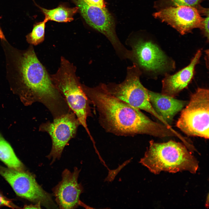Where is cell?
Wrapping results in <instances>:
<instances>
[{
	"label": "cell",
	"mask_w": 209,
	"mask_h": 209,
	"mask_svg": "<svg viewBox=\"0 0 209 209\" xmlns=\"http://www.w3.org/2000/svg\"><path fill=\"white\" fill-rule=\"evenodd\" d=\"M5 54L6 75L10 89L25 106L38 102L44 105L53 118L67 112L69 108L57 89L32 45L17 48L7 40L1 41Z\"/></svg>",
	"instance_id": "obj_1"
},
{
	"label": "cell",
	"mask_w": 209,
	"mask_h": 209,
	"mask_svg": "<svg viewBox=\"0 0 209 209\" xmlns=\"http://www.w3.org/2000/svg\"><path fill=\"white\" fill-rule=\"evenodd\" d=\"M82 89L98 115L99 123L107 132L119 136L145 134L163 138L175 136L176 131L162 123L154 122L127 102L112 95L107 85L100 84Z\"/></svg>",
	"instance_id": "obj_2"
},
{
	"label": "cell",
	"mask_w": 209,
	"mask_h": 209,
	"mask_svg": "<svg viewBox=\"0 0 209 209\" xmlns=\"http://www.w3.org/2000/svg\"><path fill=\"white\" fill-rule=\"evenodd\" d=\"M139 163L152 172L158 174L162 171L176 173L183 171L195 173L198 168L196 158L183 143L172 140L158 143L153 140Z\"/></svg>",
	"instance_id": "obj_3"
},
{
	"label": "cell",
	"mask_w": 209,
	"mask_h": 209,
	"mask_svg": "<svg viewBox=\"0 0 209 209\" xmlns=\"http://www.w3.org/2000/svg\"><path fill=\"white\" fill-rule=\"evenodd\" d=\"M76 70L75 66L62 57L58 70L51 78L69 108L75 115L80 125L84 128L92 142H94L87 122V117L91 114L89 105L90 102L76 75Z\"/></svg>",
	"instance_id": "obj_4"
},
{
	"label": "cell",
	"mask_w": 209,
	"mask_h": 209,
	"mask_svg": "<svg viewBox=\"0 0 209 209\" xmlns=\"http://www.w3.org/2000/svg\"><path fill=\"white\" fill-rule=\"evenodd\" d=\"M181 113L176 126L189 136L209 137V91L198 88Z\"/></svg>",
	"instance_id": "obj_5"
},
{
	"label": "cell",
	"mask_w": 209,
	"mask_h": 209,
	"mask_svg": "<svg viewBox=\"0 0 209 209\" xmlns=\"http://www.w3.org/2000/svg\"><path fill=\"white\" fill-rule=\"evenodd\" d=\"M141 74L139 67L134 62L132 66L128 67L125 80L120 84L106 85L107 89L113 96L134 107L147 112L161 123L171 127L152 107L149 100L148 90L140 81Z\"/></svg>",
	"instance_id": "obj_6"
},
{
	"label": "cell",
	"mask_w": 209,
	"mask_h": 209,
	"mask_svg": "<svg viewBox=\"0 0 209 209\" xmlns=\"http://www.w3.org/2000/svg\"><path fill=\"white\" fill-rule=\"evenodd\" d=\"M0 174L18 196L36 203H40L47 208H57L51 195L38 184L32 174L0 165Z\"/></svg>",
	"instance_id": "obj_7"
},
{
	"label": "cell",
	"mask_w": 209,
	"mask_h": 209,
	"mask_svg": "<svg viewBox=\"0 0 209 209\" xmlns=\"http://www.w3.org/2000/svg\"><path fill=\"white\" fill-rule=\"evenodd\" d=\"M89 26L104 35L116 52L123 58H128L130 51L120 43L116 34L113 17L105 8L89 6L83 0H72Z\"/></svg>",
	"instance_id": "obj_8"
},
{
	"label": "cell",
	"mask_w": 209,
	"mask_h": 209,
	"mask_svg": "<svg viewBox=\"0 0 209 209\" xmlns=\"http://www.w3.org/2000/svg\"><path fill=\"white\" fill-rule=\"evenodd\" d=\"M80 125L74 113L71 110L57 118L51 122L47 121L40 126L39 130L47 133L52 141V147L47 156L52 159L51 164L61 158L65 147L75 136Z\"/></svg>",
	"instance_id": "obj_9"
},
{
	"label": "cell",
	"mask_w": 209,
	"mask_h": 209,
	"mask_svg": "<svg viewBox=\"0 0 209 209\" xmlns=\"http://www.w3.org/2000/svg\"><path fill=\"white\" fill-rule=\"evenodd\" d=\"M132 47L131 60L145 71L156 72L174 68V62L151 41L139 39Z\"/></svg>",
	"instance_id": "obj_10"
},
{
	"label": "cell",
	"mask_w": 209,
	"mask_h": 209,
	"mask_svg": "<svg viewBox=\"0 0 209 209\" xmlns=\"http://www.w3.org/2000/svg\"><path fill=\"white\" fill-rule=\"evenodd\" d=\"M196 8L188 6L169 7L158 10L154 17L176 30L182 35L201 28L204 18Z\"/></svg>",
	"instance_id": "obj_11"
},
{
	"label": "cell",
	"mask_w": 209,
	"mask_h": 209,
	"mask_svg": "<svg viewBox=\"0 0 209 209\" xmlns=\"http://www.w3.org/2000/svg\"><path fill=\"white\" fill-rule=\"evenodd\" d=\"M81 170L75 167L73 172L67 169L62 172V180L52 190L55 201L60 208L75 209L80 206L91 208L80 201V197L84 192L81 183L78 182Z\"/></svg>",
	"instance_id": "obj_12"
},
{
	"label": "cell",
	"mask_w": 209,
	"mask_h": 209,
	"mask_svg": "<svg viewBox=\"0 0 209 209\" xmlns=\"http://www.w3.org/2000/svg\"><path fill=\"white\" fill-rule=\"evenodd\" d=\"M201 54V50H198L187 66L173 75L166 74L162 81L161 93L175 98L186 88L194 77L195 67Z\"/></svg>",
	"instance_id": "obj_13"
},
{
	"label": "cell",
	"mask_w": 209,
	"mask_h": 209,
	"mask_svg": "<svg viewBox=\"0 0 209 209\" xmlns=\"http://www.w3.org/2000/svg\"><path fill=\"white\" fill-rule=\"evenodd\" d=\"M150 102L154 110L171 126L175 116L181 111L188 103L161 93L148 90Z\"/></svg>",
	"instance_id": "obj_14"
},
{
	"label": "cell",
	"mask_w": 209,
	"mask_h": 209,
	"mask_svg": "<svg viewBox=\"0 0 209 209\" xmlns=\"http://www.w3.org/2000/svg\"><path fill=\"white\" fill-rule=\"evenodd\" d=\"M0 160L10 168L24 171L22 163L16 156L10 144L0 132Z\"/></svg>",
	"instance_id": "obj_15"
},
{
	"label": "cell",
	"mask_w": 209,
	"mask_h": 209,
	"mask_svg": "<svg viewBox=\"0 0 209 209\" xmlns=\"http://www.w3.org/2000/svg\"><path fill=\"white\" fill-rule=\"evenodd\" d=\"M45 16V19L48 20L58 22H68L72 21L73 17L78 10L77 7L69 8L60 5L57 8L48 10L42 8L37 5Z\"/></svg>",
	"instance_id": "obj_16"
},
{
	"label": "cell",
	"mask_w": 209,
	"mask_h": 209,
	"mask_svg": "<svg viewBox=\"0 0 209 209\" xmlns=\"http://www.w3.org/2000/svg\"><path fill=\"white\" fill-rule=\"evenodd\" d=\"M204 0H158L154 7L158 10L169 7L188 6L195 8L199 10L202 7L201 3Z\"/></svg>",
	"instance_id": "obj_17"
},
{
	"label": "cell",
	"mask_w": 209,
	"mask_h": 209,
	"mask_svg": "<svg viewBox=\"0 0 209 209\" xmlns=\"http://www.w3.org/2000/svg\"><path fill=\"white\" fill-rule=\"evenodd\" d=\"M47 21L45 19L43 21L34 25L32 31L26 36V40L30 45H37L44 41L45 24Z\"/></svg>",
	"instance_id": "obj_18"
},
{
	"label": "cell",
	"mask_w": 209,
	"mask_h": 209,
	"mask_svg": "<svg viewBox=\"0 0 209 209\" xmlns=\"http://www.w3.org/2000/svg\"><path fill=\"white\" fill-rule=\"evenodd\" d=\"M132 158L127 160L124 162L121 165H119V167L116 169L110 170L109 169L108 174L107 176L105 179V181L111 182L113 181L116 176L119 172L125 166L129 163L131 161Z\"/></svg>",
	"instance_id": "obj_19"
},
{
	"label": "cell",
	"mask_w": 209,
	"mask_h": 209,
	"mask_svg": "<svg viewBox=\"0 0 209 209\" xmlns=\"http://www.w3.org/2000/svg\"><path fill=\"white\" fill-rule=\"evenodd\" d=\"M209 16L208 15L204 18L202 26L201 29L203 35L206 38L208 42L209 41Z\"/></svg>",
	"instance_id": "obj_20"
},
{
	"label": "cell",
	"mask_w": 209,
	"mask_h": 209,
	"mask_svg": "<svg viewBox=\"0 0 209 209\" xmlns=\"http://www.w3.org/2000/svg\"><path fill=\"white\" fill-rule=\"evenodd\" d=\"M87 5L91 6L97 7L101 8H105L104 0H83Z\"/></svg>",
	"instance_id": "obj_21"
},
{
	"label": "cell",
	"mask_w": 209,
	"mask_h": 209,
	"mask_svg": "<svg viewBox=\"0 0 209 209\" xmlns=\"http://www.w3.org/2000/svg\"><path fill=\"white\" fill-rule=\"evenodd\" d=\"M6 206L13 208H17L11 201L7 199L0 194V206Z\"/></svg>",
	"instance_id": "obj_22"
},
{
	"label": "cell",
	"mask_w": 209,
	"mask_h": 209,
	"mask_svg": "<svg viewBox=\"0 0 209 209\" xmlns=\"http://www.w3.org/2000/svg\"><path fill=\"white\" fill-rule=\"evenodd\" d=\"M41 204L40 203H36L35 205H25L24 208H41Z\"/></svg>",
	"instance_id": "obj_23"
},
{
	"label": "cell",
	"mask_w": 209,
	"mask_h": 209,
	"mask_svg": "<svg viewBox=\"0 0 209 209\" xmlns=\"http://www.w3.org/2000/svg\"></svg>",
	"instance_id": "obj_24"
}]
</instances>
